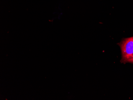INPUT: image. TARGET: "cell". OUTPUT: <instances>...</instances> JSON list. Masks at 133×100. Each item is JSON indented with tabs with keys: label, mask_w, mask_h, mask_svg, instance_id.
<instances>
[{
	"label": "cell",
	"mask_w": 133,
	"mask_h": 100,
	"mask_svg": "<svg viewBox=\"0 0 133 100\" xmlns=\"http://www.w3.org/2000/svg\"></svg>",
	"instance_id": "obj_4"
},
{
	"label": "cell",
	"mask_w": 133,
	"mask_h": 100,
	"mask_svg": "<svg viewBox=\"0 0 133 100\" xmlns=\"http://www.w3.org/2000/svg\"></svg>",
	"instance_id": "obj_3"
},
{
	"label": "cell",
	"mask_w": 133,
	"mask_h": 100,
	"mask_svg": "<svg viewBox=\"0 0 133 100\" xmlns=\"http://www.w3.org/2000/svg\"><path fill=\"white\" fill-rule=\"evenodd\" d=\"M130 62H133V59H132L130 60V61H129Z\"/></svg>",
	"instance_id": "obj_2"
},
{
	"label": "cell",
	"mask_w": 133,
	"mask_h": 100,
	"mask_svg": "<svg viewBox=\"0 0 133 100\" xmlns=\"http://www.w3.org/2000/svg\"><path fill=\"white\" fill-rule=\"evenodd\" d=\"M123 62H129L133 59V38H128L120 44Z\"/></svg>",
	"instance_id": "obj_1"
}]
</instances>
